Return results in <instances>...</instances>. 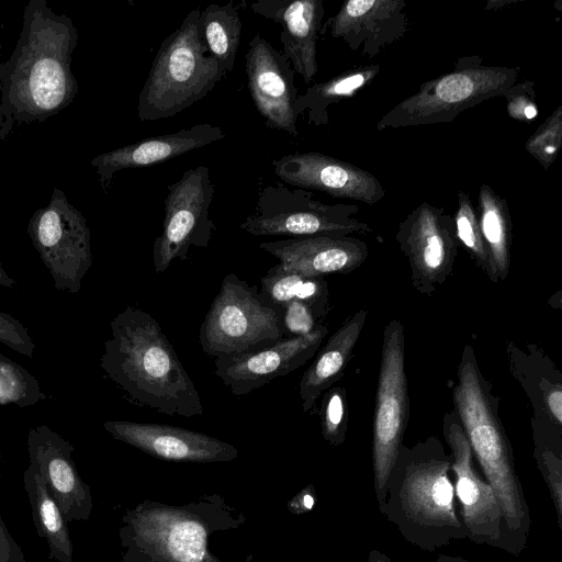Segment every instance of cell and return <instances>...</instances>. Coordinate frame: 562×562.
<instances>
[{
	"label": "cell",
	"mask_w": 562,
	"mask_h": 562,
	"mask_svg": "<svg viewBox=\"0 0 562 562\" xmlns=\"http://www.w3.org/2000/svg\"><path fill=\"white\" fill-rule=\"evenodd\" d=\"M453 389L456 414L485 480L498 499L513 555L527 547L529 506L515 469L513 449L471 346H464Z\"/></svg>",
	"instance_id": "cell-4"
},
{
	"label": "cell",
	"mask_w": 562,
	"mask_h": 562,
	"mask_svg": "<svg viewBox=\"0 0 562 562\" xmlns=\"http://www.w3.org/2000/svg\"><path fill=\"white\" fill-rule=\"evenodd\" d=\"M544 409L553 424L562 425V385L555 383L550 385L543 394Z\"/></svg>",
	"instance_id": "cell-39"
},
{
	"label": "cell",
	"mask_w": 562,
	"mask_h": 562,
	"mask_svg": "<svg viewBox=\"0 0 562 562\" xmlns=\"http://www.w3.org/2000/svg\"><path fill=\"white\" fill-rule=\"evenodd\" d=\"M200 34L207 54L216 59L226 72L233 70L241 36V20L233 1L209 4L201 10Z\"/></svg>",
	"instance_id": "cell-29"
},
{
	"label": "cell",
	"mask_w": 562,
	"mask_h": 562,
	"mask_svg": "<svg viewBox=\"0 0 562 562\" xmlns=\"http://www.w3.org/2000/svg\"><path fill=\"white\" fill-rule=\"evenodd\" d=\"M103 428L114 439L165 461L210 463L227 462L238 457L233 445L181 427L108 420Z\"/></svg>",
	"instance_id": "cell-19"
},
{
	"label": "cell",
	"mask_w": 562,
	"mask_h": 562,
	"mask_svg": "<svg viewBox=\"0 0 562 562\" xmlns=\"http://www.w3.org/2000/svg\"><path fill=\"white\" fill-rule=\"evenodd\" d=\"M379 65H364L348 69L324 82L308 87L299 94L294 109L296 115L307 112V123L315 126L329 122L328 108L345 99L352 98L367 88L379 75Z\"/></svg>",
	"instance_id": "cell-26"
},
{
	"label": "cell",
	"mask_w": 562,
	"mask_h": 562,
	"mask_svg": "<svg viewBox=\"0 0 562 562\" xmlns=\"http://www.w3.org/2000/svg\"><path fill=\"white\" fill-rule=\"evenodd\" d=\"M23 484L36 533L47 543L48 559L56 562H72L74 546L68 522L32 464L24 471Z\"/></svg>",
	"instance_id": "cell-25"
},
{
	"label": "cell",
	"mask_w": 562,
	"mask_h": 562,
	"mask_svg": "<svg viewBox=\"0 0 562 562\" xmlns=\"http://www.w3.org/2000/svg\"><path fill=\"white\" fill-rule=\"evenodd\" d=\"M535 459L548 486L557 514L559 528H562V458L550 448H536Z\"/></svg>",
	"instance_id": "cell-34"
},
{
	"label": "cell",
	"mask_w": 562,
	"mask_h": 562,
	"mask_svg": "<svg viewBox=\"0 0 562 562\" xmlns=\"http://www.w3.org/2000/svg\"><path fill=\"white\" fill-rule=\"evenodd\" d=\"M435 562H469L461 557H452L447 554H439Z\"/></svg>",
	"instance_id": "cell-43"
},
{
	"label": "cell",
	"mask_w": 562,
	"mask_h": 562,
	"mask_svg": "<svg viewBox=\"0 0 562 562\" xmlns=\"http://www.w3.org/2000/svg\"><path fill=\"white\" fill-rule=\"evenodd\" d=\"M259 247L279 259L283 270L306 277L348 273L369 256L368 245L351 236L294 237L263 241Z\"/></svg>",
	"instance_id": "cell-21"
},
{
	"label": "cell",
	"mask_w": 562,
	"mask_h": 562,
	"mask_svg": "<svg viewBox=\"0 0 562 562\" xmlns=\"http://www.w3.org/2000/svg\"><path fill=\"white\" fill-rule=\"evenodd\" d=\"M294 74L284 54L259 33L248 42L246 75L256 110L270 128L297 137Z\"/></svg>",
	"instance_id": "cell-17"
},
{
	"label": "cell",
	"mask_w": 562,
	"mask_h": 562,
	"mask_svg": "<svg viewBox=\"0 0 562 562\" xmlns=\"http://www.w3.org/2000/svg\"><path fill=\"white\" fill-rule=\"evenodd\" d=\"M501 95L506 100L507 114L512 119L526 123L538 115L533 81H517Z\"/></svg>",
	"instance_id": "cell-35"
},
{
	"label": "cell",
	"mask_w": 562,
	"mask_h": 562,
	"mask_svg": "<svg viewBox=\"0 0 562 562\" xmlns=\"http://www.w3.org/2000/svg\"><path fill=\"white\" fill-rule=\"evenodd\" d=\"M480 229L495 265L498 279L507 278L510 267L512 217L506 200L488 184H481L477 195Z\"/></svg>",
	"instance_id": "cell-28"
},
{
	"label": "cell",
	"mask_w": 562,
	"mask_h": 562,
	"mask_svg": "<svg viewBox=\"0 0 562 562\" xmlns=\"http://www.w3.org/2000/svg\"><path fill=\"white\" fill-rule=\"evenodd\" d=\"M368 562H393L389 555L380 550L372 549L368 553Z\"/></svg>",
	"instance_id": "cell-41"
},
{
	"label": "cell",
	"mask_w": 562,
	"mask_h": 562,
	"mask_svg": "<svg viewBox=\"0 0 562 562\" xmlns=\"http://www.w3.org/2000/svg\"><path fill=\"white\" fill-rule=\"evenodd\" d=\"M46 398L35 376L0 353V405L29 407Z\"/></svg>",
	"instance_id": "cell-31"
},
{
	"label": "cell",
	"mask_w": 562,
	"mask_h": 562,
	"mask_svg": "<svg viewBox=\"0 0 562 562\" xmlns=\"http://www.w3.org/2000/svg\"><path fill=\"white\" fill-rule=\"evenodd\" d=\"M352 52L373 58L405 36L408 30L404 0H348L322 25Z\"/></svg>",
	"instance_id": "cell-20"
},
{
	"label": "cell",
	"mask_w": 562,
	"mask_h": 562,
	"mask_svg": "<svg viewBox=\"0 0 562 562\" xmlns=\"http://www.w3.org/2000/svg\"><path fill=\"white\" fill-rule=\"evenodd\" d=\"M367 315V310H361L350 316L330 336L303 373L299 383L303 412L311 411L318 397L342 375L360 337Z\"/></svg>",
	"instance_id": "cell-24"
},
{
	"label": "cell",
	"mask_w": 562,
	"mask_h": 562,
	"mask_svg": "<svg viewBox=\"0 0 562 562\" xmlns=\"http://www.w3.org/2000/svg\"><path fill=\"white\" fill-rule=\"evenodd\" d=\"M251 10L281 25L280 41L283 54L305 83L317 74V38L325 9L323 0H259Z\"/></svg>",
	"instance_id": "cell-22"
},
{
	"label": "cell",
	"mask_w": 562,
	"mask_h": 562,
	"mask_svg": "<svg viewBox=\"0 0 562 562\" xmlns=\"http://www.w3.org/2000/svg\"><path fill=\"white\" fill-rule=\"evenodd\" d=\"M322 322L313 311L301 302H291L282 308L284 336H301L312 333Z\"/></svg>",
	"instance_id": "cell-37"
},
{
	"label": "cell",
	"mask_w": 562,
	"mask_h": 562,
	"mask_svg": "<svg viewBox=\"0 0 562 562\" xmlns=\"http://www.w3.org/2000/svg\"><path fill=\"white\" fill-rule=\"evenodd\" d=\"M78 32L70 18L45 0H30L16 45L0 63V138L14 126L43 123L78 93L71 58Z\"/></svg>",
	"instance_id": "cell-1"
},
{
	"label": "cell",
	"mask_w": 562,
	"mask_h": 562,
	"mask_svg": "<svg viewBox=\"0 0 562 562\" xmlns=\"http://www.w3.org/2000/svg\"><path fill=\"white\" fill-rule=\"evenodd\" d=\"M328 328L323 323L312 333L284 337L260 350L214 358V373L236 395H245L286 375L313 358Z\"/></svg>",
	"instance_id": "cell-15"
},
{
	"label": "cell",
	"mask_w": 562,
	"mask_h": 562,
	"mask_svg": "<svg viewBox=\"0 0 562 562\" xmlns=\"http://www.w3.org/2000/svg\"><path fill=\"white\" fill-rule=\"evenodd\" d=\"M245 519L217 494L180 506L144 501L122 518L121 561L223 562L210 550L211 537L240 527Z\"/></svg>",
	"instance_id": "cell-5"
},
{
	"label": "cell",
	"mask_w": 562,
	"mask_h": 562,
	"mask_svg": "<svg viewBox=\"0 0 562 562\" xmlns=\"http://www.w3.org/2000/svg\"><path fill=\"white\" fill-rule=\"evenodd\" d=\"M0 562H26L20 544L13 539L0 514Z\"/></svg>",
	"instance_id": "cell-38"
},
{
	"label": "cell",
	"mask_w": 562,
	"mask_h": 562,
	"mask_svg": "<svg viewBox=\"0 0 562 562\" xmlns=\"http://www.w3.org/2000/svg\"><path fill=\"white\" fill-rule=\"evenodd\" d=\"M451 453L436 437L401 446L379 512L411 544L434 552L467 538L451 477Z\"/></svg>",
	"instance_id": "cell-3"
},
{
	"label": "cell",
	"mask_w": 562,
	"mask_h": 562,
	"mask_svg": "<svg viewBox=\"0 0 562 562\" xmlns=\"http://www.w3.org/2000/svg\"><path fill=\"white\" fill-rule=\"evenodd\" d=\"M261 296L281 310L291 302L307 305L319 322L328 313V286L323 277H306L283 270L279 263L260 279Z\"/></svg>",
	"instance_id": "cell-27"
},
{
	"label": "cell",
	"mask_w": 562,
	"mask_h": 562,
	"mask_svg": "<svg viewBox=\"0 0 562 562\" xmlns=\"http://www.w3.org/2000/svg\"><path fill=\"white\" fill-rule=\"evenodd\" d=\"M1 477H2V472H1V454H0V481H1Z\"/></svg>",
	"instance_id": "cell-44"
},
{
	"label": "cell",
	"mask_w": 562,
	"mask_h": 562,
	"mask_svg": "<svg viewBox=\"0 0 562 562\" xmlns=\"http://www.w3.org/2000/svg\"><path fill=\"white\" fill-rule=\"evenodd\" d=\"M315 499L314 486L308 485L288 503V509L294 515L307 513L313 509Z\"/></svg>",
	"instance_id": "cell-40"
},
{
	"label": "cell",
	"mask_w": 562,
	"mask_h": 562,
	"mask_svg": "<svg viewBox=\"0 0 562 562\" xmlns=\"http://www.w3.org/2000/svg\"><path fill=\"white\" fill-rule=\"evenodd\" d=\"M395 239L406 257L413 288L431 295L451 274L458 255L452 216L443 207L420 203L400 224Z\"/></svg>",
	"instance_id": "cell-14"
},
{
	"label": "cell",
	"mask_w": 562,
	"mask_h": 562,
	"mask_svg": "<svg viewBox=\"0 0 562 562\" xmlns=\"http://www.w3.org/2000/svg\"><path fill=\"white\" fill-rule=\"evenodd\" d=\"M225 138L218 126L199 123L187 130L149 137L95 156L91 166L103 188L115 172L156 165Z\"/></svg>",
	"instance_id": "cell-23"
},
{
	"label": "cell",
	"mask_w": 562,
	"mask_h": 562,
	"mask_svg": "<svg viewBox=\"0 0 562 562\" xmlns=\"http://www.w3.org/2000/svg\"><path fill=\"white\" fill-rule=\"evenodd\" d=\"M167 190L162 233L153 246L157 273L165 272L176 259L186 260L190 247L206 248L216 228L209 217L215 187L206 166L186 170Z\"/></svg>",
	"instance_id": "cell-12"
},
{
	"label": "cell",
	"mask_w": 562,
	"mask_h": 562,
	"mask_svg": "<svg viewBox=\"0 0 562 562\" xmlns=\"http://www.w3.org/2000/svg\"><path fill=\"white\" fill-rule=\"evenodd\" d=\"M443 436L451 450L454 495L467 538L512 554L498 499L475 468L471 447L456 412L446 414Z\"/></svg>",
	"instance_id": "cell-13"
},
{
	"label": "cell",
	"mask_w": 562,
	"mask_h": 562,
	"mask_svg": "<svg viewBox=\"0 0 562 562\" xmlns=\"http://www.w3.org/2000/svg\"><path fill=\"white\" fill-rule=\"evenodd\" d=\"M322 435L331 446L345 441L347 431L346 391L341 386H330L324 392L321 406Z\"/></svg>",
	"instance_id": "cell-33"
},
{
	"label": "cell",
	"mask_w": 562,
	"mask_h": 562,
	"mask_svg": "<svg viewBox=\"0 0 562 562\" xmlns=\"http://www.w3.org/2000/svg\"><path fill=\"white\" fill-rule=\"evenodd\" d=\"M408 411L404 328L392 319L383 331L373 419L372 469L378 506L386 496V482L403 445Z\"/></svg>",
	"instance_id": "cell-10"
},
{
	"label": "cell",
	"mask_w": 562,
	"mask_h": 562,
	"mask_svg": "<svg viewBox=\"0 0 562 562\" xmlns=\"http://www.w3.org/2000/svg\"><path fill=\"white\" fill-rule=\"evenodd\" d=\"M284 337L281 310L235 273L223 279L199 331L202 350L212 358L254 352Z\"/></svg>",
	"instance_id": "cell-8"
},
{
	"label": "cell",
	"mask_w": 562,
	"mask_h": 562,
	"mask_svg": "<svg viewBox=\"0 0 562 562\" xmlns=\"http://www.w3.org/2000/svg\"><path fill=\"white\" fill-rule=\"evenodd\" d=\"M272 166L283 183L321 191L334 198L374 205L386 194L371 172L321 153L289 154L274 159Z\"/></svg>",
	"instance_id": "cell-16"
},
{
	"label": "cell",
	"mask_w": 562,
	"mask_h": 562,
	"mask_svg": "<svg viewBox=\"0 0 562 562\" xmlns=\"http://www.w3.org/2000/svg\"><path fill=\"white\" fill-rule=\"evenodd\" d=\"M26 232L54 286L77 294L92 266L91 233L82 213L55 188L49 203L31 216Z\"/></svg>",
	"instance_id": "cell-11"
},
{
	"label": "cell",
	"mask_w": 562,
	"mask_h": 562,
	"mask_svg": "<svg viewBox=\"0 0 562 562\" xmlns=\"http://www.w3.org/2000/svg\"><path fill=\"white\" fill-rule=\"evenodd\" d=\"M0 285L5 288H14L16 285V281L13 280L3 269V266L0 261Z\"/></svg>",
	"instance_id": "cell-42"
},
{
	"label": "cell",
	"mask_w": 562,
	"mask_h": 562,
	"mask_svg": "<svg viewBox=\"0 0 562 562\" xmlns=\"http://www.w3.org/2000/svg\"><path fill=\"white\" fill-rule=\"evenodd\" d=\"M562 146V104L542 122L527 139L525 148L539 165L548 170Z\"/></svg>",
	"instance_id": "cell-32"
},
{
	"label": "cell",
	"mask_w": 562,
	"mask_h": 562,
	"mask_svg": "<svg viewBox=\"0 0 562 562\" xmlns=\"http://www.w3.org/2000/svg\"><path fill=\"white\" fill-rule=\"evenodd\" d=\"M110 328L101 368L128 403L171 417L203 415L198 389L149 313L127 305Z\"/></svg>",
	"instance_id": "cell-2"
},
{
	"label": "cell",
	"mask_w": 562,
	"mask_h": 562,
	"mask_svg": "<svg viewBox=\"0 0 562 562\" xmlns=\"http://www.w3.org/2000/svg\"><path fill=\"white\" fill-rule=\"evenodd\" d=\"M200 8L192 9L160 44L138 95L143 122L175 116L206 97L226 76L200 34Z\"/></svg>",
	"instance_id": "cell-6"
},
{
	"label": "cell",
	"mask_w": 562,
	"mask_h": 562,
	"mask_svg": "<svg viewBox=\"0 0 562 562\" xmlns=\"http://www.w3.org/2000/svg\"><path fill=\"white\" fill-rule=\"evenodd\" d=\"M456 237L474 263L494 283H498V274L483 239L476 209L469 194L459 190L457 194V210L453 215Z\"/></svg>",
	"instance_id": "cell-30"
},
{
	"label": "cell",
	"mask_w": 562,
	"mask_h": 562,
	"mask_svg": "<svg viewBox=\"0 0 562 562\" xmlns=\"http://www.w3.org/2000/svg\"><path fill=\"white\" fill-rule=\"evenodd\" d=\"M356 204H328L310 190L289 189L285 183L261 189L254 213L239 227L255 236L308 237L318 235H368L373 229L356 217Z\"/></svg>",
	"instance_id": "cell-9"
},
{
	"label": "cell",
	"mask_w": 562,
	"mask_h": 562,
	"mask_svg": "<svg viewBox=\"0 0 562 562\" xmlns=\"http://www.w3.org/2000/svg\"><path fill=\"white\" fill-rule=\"evenodd\" d=\"M0 342L27 358H33L35 342L27 328L11 314L0 311Z\"/></svg>",
	"instance_id": "cell-36"
},
{
	"label": "cell",
	"mask_w": 562,
	"mask_h": 562,
	"mask_svg": "<svg viewBox=\"0 0 562 562\" xmlns=\"http://www.w3.org/2000/svg\"><path fill=\"white\" fill-rule=\"evenodd\" d=\"M27 452L67 522L88 520L93 503L90 486L81 479L74 460L75 447L46 425L32 427Z\"/></svg>",
	"instance_id": "cell-18"
},
{
	"label": "cell",
	"mask_w": 562,
	"mask_h": 562,
	"mask_svg": "<svg viewBox=\"0 0 562 562\" xmlns=\"http://www.w3.org/2000/svg\"><path fill=\"white\" fill-rule=\"evenodd\" d=\"M520 70L486 66L480 55L461 57L451 71L425 81L387 111L376 130L451 123L463 111L501 95L518 81Z\"/></svg>",
	"instance_id": "cell-7"
}]
</instances>
